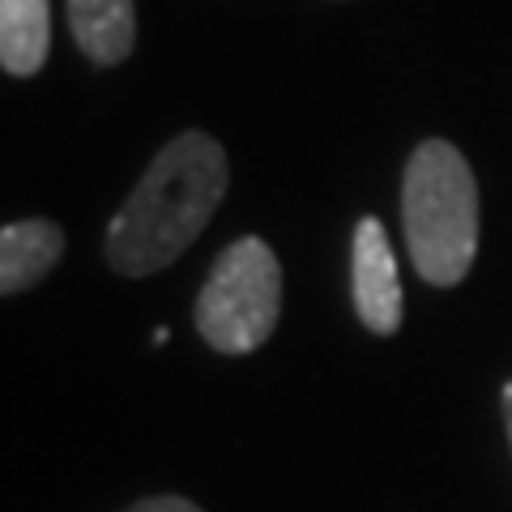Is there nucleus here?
Here are the masks:
<instances>
[{
	"label": "nucleus",
	"instance_id": "1",
	"mask_svg": "<svg viewBox=\"0 0 512 512\" xmlns=\"http://www.w3.org/2000/svg\"><path fill=\"white\" fill-rule=\"evenodd\" d=\"M227 192V154L210 133L171 137L107 227V261L124 278H150L192 248Z\"/></svg>",
	"mask_w": 512,
	"mask_h": 512
},
{
	"label": "nucleus",
	"instance_id": "2",
	"mask_svg": "<svg viewBox=\"0 0 512 512\" xmlns=\"http://www.w3.org/2000/svg\"><path fill=\"white\" fill-rule=\"evenodd\" d=\"M402 222L410 261L431 286H457L478 252V184L448 141H423L406 163Z\"/></svg>",
	"mask_w": 512,
	"mask_h": 512
},
{
	"label": "nucleus",
	"instance_id": "3",
	"mask_svg": "<svg viewBox=\"0 0 512 512\" xmlns=\"http://www.w3.org/2000/svg\"><path fill=\"white\" fill-rule=\"evenodd\" d=\"M282 312V265L274 248L244 235L218 256L197 299V329L222 355H248L265 346Z\"/></svg>",
	"mask_w": 512,
	"mask_h": 512
},
{
	"label": "nucleus",
	"instance_id": "4",
	"mask_svg": "<svg viewBox=\"0 0 512 512\" xmlns=\"http://www.w3.org/2000/svg\"><path fill=\"white\" fill-rule=\"evenodd\" d=\"M355 308L376 338H389L402 325V282L380 218H363L355 227Z\"/></svg>",
	"mask_w": 512,
	"mask_h": 512
},
{
	"label": "nucleus",
	"instance_id": "5",
	"mask_svg": "<svg viewBox=\"0 0 512 512\" xmlns=\"http://www.w3.org/2000/svg\"><path fill=\"white\" fill-rule=\"evenodd\" d=\"M60 252H64V231L56 222L47 218L9 222L0 231V291L18 295L26 286H35L60 261Z\"/></svg>",
	"mask_w": 512,
	"mask_h": 512
},
{
	"label": "nucleus",
	"instance_id": "6",
	"mask_svg": "<svg viewBox=\"0 0 512 512\" xmlns=\"http://www.w3.org/2000/svg\"><path fill=\"white\" fill-rule=\"evenodd\" d=\"M69 26L94 64H120L137 43L133 0H69Z\"/></svg>",
	"mask_w": 512,
	"mask_h": 512
},
{
	"label": "nucleus",
	"instance_id": "7",
	"mask_svg": "<svg viewBox=\"0 0 512 512\" xmlns=\"http://www.w3.org/2000/svg\"><path fill=\"white\" fill-rule=\"evenodd\" d=\"M47 47H52L47 0H0V64H5V73H39Z\"/></svg>",
	"mask_w": 512,
	"mask_h": 512
},
{
	"label": "nucleus",
	"instance_id": "8",
	"mask_svg": "<svg viewBox=\"0 0 512 512\" xmlns=\"http://www.w3.org/2000/svg\"><path fill=\"white\" fill-rule=\"evenodd\" d=\"M124 512H201L192 500H180V495H154V500H141Z\"/></svg>",
	"mask_w": 512,
	"mask_h": 512
},
{
	"label": "nucleus",
	"instance_id": "9",
	"mask_svg": "<svg viewBox=\"0 0 512 512\" xmlns=\"http://www.w3.org/2000/svg\"><path fill=\"white\" fill-rule=\"evenodd\" d=\"M504 423H508V444H512V380L504 389Z\"/></svg>",
	"mask_w": 512,
	"mask_h": 512
}]
</instances>
